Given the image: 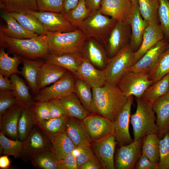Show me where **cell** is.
<instances>
[{
	"label": "cell",
	"mask_w": 169,
	"mask_h": 169,
	"mask_svg": "<svg viewBox=\"0 0 169 169\" xmlns=\"http://www.w3.org/2000/svg\"><path fill=\"white\" fill-rule=\"evenodd\" d=\"M169 46V43L163 39L148 50L129 69L128 71L148 73L158 61L162 53Z\"/></svg>",
	"instance_id": "17"
},
{
	"label": "cell",
	"mask_w": 169,
	"mask_h": 169,
	"mask_svg": "<svg viewBox=\"0 0 169 169\" xmlns=\"http://www.w3.org/2000/svg\"><path fill=\"white\" fill-rule=\"evenodd\" d=\"M92 114L114 122L126 104L125 96L116 84L107 81L102 86L92 88Z\"/></svg>",
	"instance_id": "1"
},
{
	"label": "cell",
	"mask_w": 169,
	"mask_h": 169,
	"mask_svg": "<svg viewBox=\"0 0 169 169\" xmlns=\"http://www.w3.org/2000/svg\"><path fill=\"white\" fill-rule=\"evenodd\" d=\"M137 1L143 18L149 24H160L158 14L159 0H137Z\"/></svg>",
	"instance_id": "36"
},
{
	"label": "cell",
	"mask_w": 169,
	"mask_h": 169,
	"mask_svg": "<svg viewBox=\"0 0 169 169\" xmlns=\"http://www.w3.org/2000/svg\"><path fill=\"white\" fill-rule=\"evenodd\" d=\"M164 38V33L160 24H149L144 32L140 47L134 53L133 65L150 49Z\"/></svg>",
	"instance_id": "23"
},
{
	"label": "cell",
	"mask_w": 169,
	"mask_h": 169,
	"mask_svg": "<svg viewBox=\"0 0 169 169\" xmlns=\"http://www.w3.org/2000/svg\"><path fill=\"white\" fill-rule=\"evenodd\" d=\"M78 169H103L104 168L100 161L95 154L86 163L78 167Z\"/></svg>",
	"instance_id": "54"
},
{
	"label": "cell",
	"mask_w": 169,
	"mask_h": 169,
	"mask_svg": "<svg viewBox=\"0 0 169 169\" xmlns=\"http://www.w3.org/2000/svg\"><path fill=\"white\" fill-rule=\"evenodd\" d=\"M38 10L64 13L63 0H36Z\"/></svg>",
	"instance_id": "48"
},
{
	"label": "cell",
	"mask_w": 169,
	"mask_h": 169,
	"mask_svg": "<svg viewBox=\"0 0 169 169\" xmlns=\"http://www.w3.org/2000/svg\"><path fill=\"white\" fill-rule=\"evenodd\" d=\"M91 13L87 7L85 0H79L75 7L64 14L71 24L78 28Z\"/></svg>",
	"instance_id": "43"
},
{
	"label": "cell",
	"mask_w": 169,
	"mask_h": 169,
	"mask_svg": "<svg viewBox=\"0 0 169 169\" xmlns=\"http://www.w3.org/2000/svg\"><path fill=\"white\" fill-rule=\"evenodd\" d=\"M132 7L130 0H102L99 11L117 21L129 23Z\"/></svg>",
	"instance_id": "16"
},
{
	"label": "cell",
	"mask_w": 169,
	"mask_h": 169,
	"mask_svg": "<svg viewBox=\"0 0 169 169\" xmlns=\"http://www.w3.org/2000/svg\"><path fill=\"white\" fill-rule=\"evenodd\" d=\"M8 78L0 73V91L13 90L12 84Z\"/></svg>",
	"instance_id": "55"
},
{
	"label": "cell",
	"mask_w": 169,
	"mask_h": 169,
	"mask_svg": "<svg viewBox=\"0 0 169 169\" xmlns=\"http://www.w3.org/2000/svg\"><path fill=\"white\" fill-rule=\"evenodd\" d=\"M133 100V96L128 97L126 104L114 122L115 140L119 146L129 144L133 141L129 128Z\"/></svg>",
	"instance_id": "13"
},
{
	"label": "cell",
	"mask_w": 169,
	"mask_h": 169,
	"mask_svg": "<svg viewBox=\"0 0 169 169\" xmlns=\"http://www.w3.org/2000/svg\"><path fill=\"white\" fill-rule=\"evenodd\" d=\"M117 144L114 134L91 143L95 155L100 161L104 169L115 168L114 155Z\"/></svg>",
	"instance_id": "15"
},
{
	"label": "cell",
	"mask_w": 169,
	"mask_h": 169,
	"mask_svg": "<svg viewBox=\"0 0 169 169\" xmlns=\"http://www.w3.org/2000/svg\"><path fill=\"white\" fill-rule=\"evenodd\" d=\"M48 137L51 142L53 152L58 160L64 158L76 147L65 132Z\"/></svg>",
	"instance_id": "29"
},
{
	"label": "cell",
	"mask_w": 169,
	"mask_h": 169,
	"mask_svg": "<svg viewBox=\"0 0 169 169\" xmlns=\"http://www.w3.org/2000/svg\"><path fill=\"white\" fill-rule=\"evenodd\" d=\"M53 151L51 141L49 137L35 125L23 141V151L21 157L25 162L30 161L35 155L42 151Z\"/></svg>",
	"instance_id": "9"
},
{
	"label": "cell",
	"mask_w": 169,
	"mask_h": 169,
	"mask_svg": "<svg viewBox=\"0 0 169 169\" xmlns=\"http://www.w3.org/2000/svg\"><path fill=\"white\" fill-rule=\"evenodd\" d=\"M131 33V27L129 23L117 21L105 41L106 42L110 58L130 44Z\"/></svg>",
	"instance_id": "10"
},
{
	"label": "cell",
	"mask_w": 169,
	"mask_h": 169,
	"mask_svg": "<svg viewBox=\"0 0 169 169\" xmlns=\"http://www.w3.org/2000/svg\"><path fill=\"white\" fill-rule=\"evenodd\" d=\"M65 132L76 146L92 142L83 120L70 117Z\"/></svg>",
	"instance_id": "26"
},
{
	"label": "cell",
	"mask_w": 169,
	"mask_h": 169,
	"mask_svg": "<svg viewBox=\"0 0 169 169\" xmlns=\"http://www.w3.org/2000/svg\"><path fill=\"white\" fill-rule=\"evenodd\" d=\"M45 59V62L60 66L74 75L83 62V57L81 53L49 54Z\"/></svg>",
	"instance_id": "25"
},
{
	"label": "cell",
	"mask_w": 169,
	"mask_h": 169,
	"mask_svg": "<svg viewBox=\"0 0 169 169\" xmlns=\"http://www.w3.org/2000/svg\"><path fill=\"white\" fill-rule=\"evenodd\" d=\"M134 169H158V167L157 164L152 162L145 155L141 152Z\"/></svg>",
	"instance_id": "53"
},
{
	"label": "cell",
	"mask_w": 169,
	"mask_h": 169,
	"mask_svg": "<svg viewBox=\"0 0 169 169\" xmlns=\"http://www.w3.org/2000/svg\"><path fill=\"white\" fill-rule=\"evenodd\" d=\"M79 0H63L64 13L75 7Z\"/></svg>",
	"instance_id": "57"
},
{
	"label": "cell",
	"mask_w": 169,
	"mask_h": 169,
	"mask_svg": "<svg viewBox=\"0 0 169 169\" xmlns=\"http://www.w3.org/2000/svg\"><path fill=\"white\" fill-rule=\"evenodd\" d=\"M153 84L148 73L128 71L122 76L116 84L126 97L133 96L139 98Z\"/></svg>",
	"instance_id": "7"
},
{
	"label": "cell",
	"mask_w": 169,
	"mask_h": 169,
	"mask_svg": "<svg viewBox=\"0 0 169 169\" xmlns=\"http://www.w3.org/2000/svg\"><path fill=\"white\" fill-rule=\"evenodd\" d=\"M74 92L84 108L90 114H92L91 110L93 99L92 88L84 81L76 78Z\"/></svg>",
	"instance_id": "44"
},
{
	"label": "cell",
	"mask_w": 169,
	"mask_h": 169,
	"mask_svg": "<svg viewBox=\"0 0 169 169\" xmlns=\"http://www.w3.org/2000/svg\"><path fill=\"white\" fill-rule=\"evenodd\" d=\"M21 58L14 54L13 57L10 56L5 52L4 48L1 47L0 49V73L9 78L12 75L19 74L21 72L18 66L22 62Z\"/></svg>",
	"instance_id": "34"
},
{
	"label": "cell",
	"mask_w": 169,
	"mask_h": 169,
	"mask_svg": "<svg viewBox=\"0 0 169 169\" xmlns=\"http://www.w3.org/2000/svg\"><path fill=\"white\" fill-rule=\"evenodd\" d=\"M74 76L84 81L92 88L101 87L107 81L104 69H97L84 57Z\"/></svg>",
	"instance_id": "18"
},
{
	"label": "cell",
	"mask_w": 169,
	"mask_h": 169,
	"mask_svg": "<svg viewBox=\"0 0 169 169\" xmlns=\"http://www.w3.org/2000/svg\"><path fill=\"white\" fill-rule=\"evenodd\" d=\"M13 91L18 103L23 107L32 105L34 102L25 83L18 74H13L10 77Z\"/></svg>",
	"instance_id": "30"
},
{
	"label": "cell",
	"mask_w": 169,
	"mask_h": 169,
	"mask_svg": "<svg viewBox=\"0 0 169 169\" xmlns=\"http://www.w3.org/2000/svg\"><path fill=\"white\" fill-rule=\"evenodd\" d=\"M27 13L34 17L48 31L68 32L77 28L71 24L63 13L39 11H30Z\"/></svg>",
	"instance_id": "11"
},
{
	"label": "cell",
	"mask_w": 169,
	"mask_h": 169,
	"mask_svg": "<svg viewBox=\"0 0 169 169\" xmlns=\"http://www.w3.org/2000/svg\"><path fill=\"white\" fill-rule=\"evenodd\" d=\"M33 109L35 121H41L50 119V115L47 102H35Z\"/></svg>",
	"instance_id": "50"
},
{
	"label": "cell",
	"mask_w": 169,
	"mask_h": 169,
	"mask_svg": "<svg viewBox=\"0 0 169 169\" xmlns=\"http://www.w3.org/2000/svg\"><path fill=\"white\" fill-rule=\"evenodd\" d=\"M68 71L67 69L58 65L44 62L40 68L38 75V91L59 80Z\"/></svg>",
	"instance_id": "27"
},
{
	"label": "cell",
	"mask_w": 169,
	"mask_h": 169,
	"mask_svg": "<svg viewBox=\"0 0 169 169\" xmlns=\"http://www.w3.org/2000/svg\"><path fill=\"white\" fill-rule=\"evenodd\" d=\"M167 94H169V89Z\"/></svg>",
	"instance_id": "60"
},
{
	"label": "cell",
	"mask_w": 169,
	"mask_h": 169,
	"mask_svg": "<svg viewBox=\"0 0 169 169\" xmlns=\"http://www.w3.org/2000/svg\"><path fill=\"white\" fill-rule=\"evenodd\" d=\"M33 104L23 108L19 119L18 127V140L22 141L25 140L35 125Z\"/></svg>",
	"instance_id": "33"
},
{
	"label": "cell",
	"mask_w": 169,
	"mask_h": 169,
	"mask_svg": "<svg viewBox=\"0 0 169 169\" xmlns=\"http://www.w3.org/2000/svg\"><path fill=\"white\" fill-rule=\"evenodd\" d=\"M0 16L6 25L0 27V32L5 36L15 39L35 38L39 36L25 28L9 12L2 10Z\"/></svg>",
	"instance_id": "21"
},
{
	"label": "cell",
	"mask_w": 169,
	"mask_h": 169,
	"mask_svg": "<svg viewBox=\"0 0 169 169\" xmlns=\"http://www.w3.org/2000/svg\"><path fill=\"white\" fill-rule=\"evenodd\" d=\"M47 102L50 111V119L58 118L67 115L60 99H52Z\"/></svg>",
	"instance_id": "51"
},
{
	"label": "cell",
	"mask_w": 169,
	"mask_h": 169,
	"mask_svg": "<svg viewBox=\"0 0 169 169\" xmlns=\"http://www.w3.org/2000/svg\"><path fill=\"white\" fill-rule=\"evenodd\" d=\"M83 120L92 142L99 141L114 134V122L102 116L92 114Z\"/></svg>",
	"instance_id": "12"
},
{
	"label": "cell",
	"mask_w": 169,
	"mask_h": 169,
	"mask_svg": "<svg viewBox=\"0 0 169 169\" xmlns=\"http://www.w3.org/2000/svg\"><path fill=\"white\" fill-rule=\"evenodd\" d=\"M132 5V13L129 21L131 30L130 45L135 52L141 45L144 32L149 24L141 14L138 1Z\"/></svg>",
	"instance_id": "19"
},
{
	"label": "cell",
	"mask_w": 169,
	"mask_h": 169,
	"mask_svg": "<svg viewBox=\"0 0 169 169\" xmlns=\"http://www.w3.org/2000/svg\"><path fill=\"white\" fill-rule=\"evenodd\" d=\"M8 155H4L0 157V169H6L10 166L11 161L8 157Z\"/></svg>",
	"instance_id": "58"
},
{
	"label": "cell",
	"mask_w": 169,
	"mask_h": 169,
	"mask_svg": "<svg viewBox=\"0 0 169 169\" xmlns=\"http://www.w3.org/2000/svg\"><path fill=\"white\" fill-rule=\"evenodd\" d=\"M102 0H85L87 8L92 12L99 11Z\"/></svg>",
	"instance_id": "56"
},
{
	"label": "cell",
	"mask_w": 169,
	"mask_h": 169,
	"mask_svg": "<svg viewBox=\"0 0 169 169\" xmlns=\"http://www.w3.org/2000/svg\"><path fill=\"white\" fill-rule=\"evenodd\" d=\"M0 8L9 13H26L38 10L36 0H0Z\"/></svg>",
	"instance_id": "35"
},
{
	"label": "cell",
	"mask_w": 169,
	"mask_h": 169,
	"mask_svg": "<svg viewBox=\"0 0 169 169\" xmlns=\"http://www.w3.org/2000/svg\"><path fill=\"white\" fill-rule=\"evenodd\" d=\"M160 139L156 133L149 134L142 139L141 152L153 162L158 164L159 161Z\"/></svg>",
	"instance_id": "38"
},
{
	"label": "cell",
	"mask_w": 169,
	"mask_h": 169,
	"mask_svg": "<svg viewBox=\"0 0 169 169\" xmlns=\"http://www.w3.org/2000/svg\"><path fill=\"white\" fill-rule=\"evenodd\" d=\"M78 167L86 163L95 155L91 144H85L76 146L73 151Z\"/></svg>",
	"instance_id": "47"
},
{
	"label": "cell",
	"mask_w": 169,
	"mask_h": 169,
	"mask_svg": "<svg viewBox=\"0 0 169 169\" xmlns=\"http://www.w3.org/2000/svg\"><path fill=\"white\" fill-rule=\"evenodd\" d=\"M169 74V46L162 53L157 62L148 73L153 83Z\"/></svg>",
	"instance_id": "42"
},
{
	"label": "cell",
	"mask_w": 169,
	"mask_h": 169,
	"mask_svg": "<svg viewBox=\"0 0 169 169\" xmlns=\"http://www.w3.org/2000/svg\"><path fill=\"white\" fill-rule=\"evenodd\" d=\"M117 21L99 11L91 13L78 28L87 38L104 42Z\"/></svg>",
	"instance_id": "5"
},
{
	"label": "cell",
	"mask_w": 169,
	"mask_h": 169,
	"mask_svg": "<svg viewBox=\"0 0 169 169\" xmlns=\"http://www.w3.org/2000/svg\"><path fill=\"white\" fill-rule=\"evenodd\" d=\"M18 103L12 90L0 91V117L7 110Z\"/></svg>",
	"instance_id": "49"
},
{
	"label": "cell",
	"mask_w": 169,
	"mask_h": 169,
	"mask_svg": "<svg viewBox=\"0 0 169 169\" xmlns=\"http://www.w3.org/2000/svg\"><path fill=\"white\" fill-rule=\"evenodd\" d=\"M90 38L87 41L86 40L81 54L95 67L104 70L109 59L106 52L97 40Z\"/></svg>",
	"instance_id": "22"
},
{
	"label": "cell",
	"mask_w": 169,
	"mask_h": 169,
	"mask_svg": "<svg viewBox=\"0 0 169 169\" xmlns=\"http://www.w3.org/2000/svg\"><path fill=\"white\" fill-rule=\"evenodd\" d=\"M60 100L67 115L70 117L83 120L90 114L84 108L74 92Z\"/></svg>",
	"instance_id": "32"
},
{
	"label": "cell",
	"mask_w": 169,
	"mask_h": 169,
	"mask_svg": "<svg viewBox=\"0 0 169 169\" xmlns=\"http://www.w3.org/2000/svg\"><path fill=\"white\" fill-rule=\"evenodd\" d=\"M23 107L17 103L0 117L1 131L14 140L18 139V123Z\"/></svg>",
	"instance_id": "24"
},
{
	"label": "cell",
	"mask_w": 169,
	"mask_h": 169,
	"mask_svg": "<svg viewBox=\"0 0 169 169\" xmlns=\"http://www.w3.org/2000/svg\"><path fill=\"white\" fill-rule=\"evenodd\" d=\"M158 11L160 24L163 31L164 38L169 43V1L159 0Z\"/></svg>",
	"instance_id": "45"
},
{
	"label": "cell",
	"mask_w": 169,
	"mask_h": 169,
	"mask_svg": "<svg viewBox=\"0 0 169 169\" xmlns=\"http://www.w3.org/2000/svg\"><path fill=\"white\" fill-rule=\"evenodd\" d=\"M135 52L130 44L108 59L104 69L107 81L117 84L133 64Z\"/></svg>",
	"instance_id": "6"
},
{
	"label": "cell",
	"mask_w": 169,
	"mask_h": 169,
	"mask_svg": "<svg viewBox=\"0 0 169 169\" xmlns=\"http://www.w3.org/2000/svg\"><path fill=\"white\" fill-rule=\"evenodd\" d=\"M70 117L67 115L41 121H35V125L48 137L65 132L66 124Z\"/></svg>",
	"instance_id": "31"
},
{
	"label": "cell",
	"mask_w": 169,
	"mask_h": 169,
	"mask_svg": "<svg viewBox=\"0 0 169 169\" xmlns=\"http://www.w3.org/2000/svg\"><path fill=\"white\" fill-rule=\"evenodd\" d=\"M137 107L136 112L131 115L130 122L134 135V141L143 139L146 136L157 132L156 116L152 104L142 97H135Z\"/></svg>",
	"instance_id": "4"
},
{
	"label": "cell",
	"mask_w": 169,
	"mask_h": 169,
	"mask_svg": "<svg viewBox=\"0 0 169 169\" xmlns=\"http://www.w3.org/2000/svg\"><path fill=\"white\" fill-rule=\"evenodd\" d=\"M23 67L21 74L25 79L32 91L37 94L38 92V77L40 68L44 63L39 60H33L21 58Z\"/></svg>",
	"instance_id": "28"
},
{
	"label": "cell",
	"mask_w": 169,
	"mask_h": 169,
	"mask_svg": "<svg viewBox=\"0 0 169 169\" xmlns=\"http://www.w3.org/2000/svg\"><path fill=\"white\" fill-rule=\"evenodd\" d=\"M58 169H78L73 151L68 154L63 159L59 160Z\"/></svg>",
	"instance_id": "52"
},
{
	"label": "cell",
	"mask_w": 169,
	"mask_h": 169,
	"mask_svg": "<svg viewBox=\"0 0 169 169\" xmlns=\"http://www.w3.org/2000/svg\"><path fill=\"white\" fill-rule=\"evenodd\" d=\"M152 108L156 114L157 135L161 139L169 132V94H167L155 100Z\"/></svg>",
	"instance_id": "20"
},
{
	"label": "cell",
	"mask_w": 169,
	"mask_h": 169,
	"mask_svg": "<svg viewBox=\"0 0 169 169\" xmlns=\"http://www.w3.org/2000/svg\"><path fill=\"white\" fill-rule=\"evenodd\" d=\"M158 169H169V132L159 142Z\"/></svg>",
	"instance_id": "46"
},
{
	"label": "cell",
	"mask_w": 169,
	"mask_h": 169,
	"mask_svg": "<svg viewBox=\"0 0 169 169\" xmlns=\"http://www.w3.org/2000/svg\"><path fill=\"white\" fill-rule=\"evenodd\" d=\"M23 141L18 139L14 140L8 138L0 132V153L12 156L15 159L21 158L23 151Z\"/></svg>",
	"instance_id": "41"
},
{
	"label": "cell",
	"mask_w": 169,
	"mask_h": 169,
	"mask_svg": "<svg viewBox=\"0 0 169 169\" xmlns=\"http://www.w3.org/2000/svg\"><path fill=\"white\" fill-rule=\"evenodd\" d=\"M142 139L122 145L118 150L115 167L117 169H133L141 154Z\"/></svg>",
	"instance_id": "14"
},
{
	"label": "cell",
	"mask_w": 169,
	"mask_h": 169,
	"mask_svg": "<svg viewBox=\"0 0 169 169\" xmlns=\"http://www.w3.org/2000/svg\"><path fill=\"white\" fill-rule=\"evenodd\" d=\"M130 0L132 2V3H133L137 1V0Z\"/></svg>",
	"instance_id": "59"
},
{
	"label": "cell",
	"mask_w": 169,
	"mask_h": 169,
	"mask_svg": "<svg viewBox=\"0 0 169 169\" xmlns=\"http://www.w3.org/2000/svg\"><path fill=\"white\" fill-rule=\"evenodd\" d=\"M47 43L50 54L81 53L87 38L79 28L68 32L47 31L41 35Z\"/></svg>",
	"instance_id": "2"
},
{
	"label": "cell",
	"mask_w": 169,
	"mask_h": 169,
	"mask_svg": "<svg viewBox=\"0 0 169 169\" xmlns=\"http://www.w3.org/2000/svg\"><path fill=\"white\" fill-rule=\"evenodd\" d=\"M75 77L68 71L60 79L49 87L40 90L34 99L38 102H47L54 99H60L74 92Z\"/></svg>",
	"instance_id": "8"
},
{
	"label": "cell",
	"mask_w": 169,
	"mask_h": 169,
	"mask_svg": "<svg viewBox=\"0 0 169 169\" xmlns=\"http://www.w3.org/2000/svg\"><path fill=\"white\" fill-rule=\"evenodd\" d=\"M30 161L33 166L36 168H59V160L51 151H45L38 153L32 157Z\"/></svg>",
	"instance_id": "40"
},
{
	"label": "cell",
	"mask_w": 169,
	"mask_h": 169,
	"mask_svg": "<svg viewBox=\"0 0 169 169\" xmlns=\"http://www.w3.org/2000/svg\"><path fill=\"white\" fill-rule=\"evenodd\" d=\"M0 43L1 47L28 59H45L50 54L47 43L41 35L35 38L15 39L0 32Z\"/></svg>",
	"instance_id": "3"
},
{
	"label": "cell",
	"mask_w": 169,
	"mask_h": 169,
	"mask_svg": "<svg viewBox=\"0 0 169 169\" xmlns=\"http://www.w3.org/2000/svg\"><path fill=\"white\" fill-rule=\"evenodd\" d=\"M10 13L23 27L32 33L42 35L47 31L34 17L29 13L16 12Z\"/></svg>",
	"instance_id": "37"
},
{
	"label": "cell",
	"mask_w": 169,
	"mask_h": 169,
	"mask_svg": "<svg viewBox=\"0 0 169 169\" xmlns=\"http://www.w3.org/2000/svg\"><path fill=\"white\" fill-rule=\"evenodd\" d=\"M169 89V74L149 87L142 97L152 104L156 99L167 94Z\"/></svg>",
	"instance_id": "39"
}]
</instances>
